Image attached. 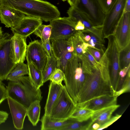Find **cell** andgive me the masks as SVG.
Here are the masks:
<instances>
[{
  "mask_svg": "<svg viewBox=\"0 0 130 130\" xmlns=\"http://www.w3.org/2000/svg\"><path fill=\"white\" fill-rule=\"evenodd\" d=\"M0 5L45 22H50L60 16V12L56 6L42 0H0Z\"/></svg>",
  "mask_w": 130,
  "mask_h": 130,
  "instance_id": "1",
  "label": "cell"
},
{
  "mask_svg": "<svg viewBox=\"0 0 130 130\" xmlns=\"http://www.w3.org/2000/svg\"><path fill=\"white\" fill-rule=\"evenodd\" d=\"M8 97L27 109L33 102L42 99L40 88H37L29 76H23L16 81H9L6 87Z\"/></svg>",
  "mask_w": 130,
  "mask_h": 130,
  "instance_id": "2",
  "label": "cell"
},
{
  "mask_svg": "<svg viewBox=\"0 0 130 130\" xmlns=\"http://www.w3.org/2000/svg\"><path fill=\"white\" fill-rule=\"evenodd\" d=\"M66 88L75 103H78L79 93L88 74L83 70L81 61L75 55L67 63L64 72Z\"/></svg>",
  "mask_w": 130,
  "mask_h": 130,
  "instance_id": "3",
  "label": "cell"
},
{
  "mask_svg": "<svg viewBox=\"0 0 130 130\" xmlns=\"http://www.w3.org/2000/svg\"><path fill=\"white\" fill-rule=\"evenodd\" d=\"M113 93L112 88L102 78L99 69H95L88 74L79 93L78 104L95 97Z\"/></svg>",
  "mask_w": 130,
  "mask_h": 130,
  "instance_id": "4",
  "label": "cell"
},
{
  "mask_svg": "<svg viewBox=\"0 0 130 130\" xmlns=\"http://www.w3.org/2000/svg\"><path fill=\"white\" fill-rule=\"evenodd\" d=\"M68 92L65 85L52 108L49 116L53 120L63 121L70 118L76 106Z\"/></svg>",
  "mask_w": 130,
  "mask_h": 130,
  "instance_id": "5",
  "label": "cell"
},
{
  "mask_svg": "<svg viewBox=\"0 0 130 130\" xmlns=\"http://www.w3.org/2000/svg\"><path fill=\"white\" fill-rule=\"evenodd\" d=\"M52 26L50 41L56 40H68L74 35L76 22L70 17H59L50 22Z\"/></svg>",
  "mask_w": 130,
  "mask_h": 130,
  "instance_id": "6",
  "label": "cell"
},
{
  "mask_svg": "<svg viewBox=\"0 0 130 130\" xmlns=\"http://www.w3.org/2000/svg\"><path fill=\"white\" fill-rule=\"evenodd\" d=\"M107 38L108 44L106 49L108 58L110 76L114 92L118 89L119 82V51L114 35H111Z\"/></svg>",
  "mask_w": 130,
  "mask_h": 130,
  "instance_id": "7",
  "label": "cell"
},
{
  "mask_svg": "<svg viewBox=\"0 0 130 130\" xmlns=\"http://www.w3.org/2000/svg\"><path fill=\"white\" fill-rule=\"evenodd\" d=\"M126 0H117L105 14L102 25L104 39L113 35L117 26L124 11Z\"/></svg>",
  "mask_w": 130,
  "mask_h": 130,
  "instance_id": "8",
  "label": "cell"
},
{
  "mask_svg": "<svg viewBox=\"0 0 130 130\" xmlns=\"http://www.w3.org/2000/svg\"><path fill=\"white\" fill-rule=\"evenodd\" d=\"M75 7L87 17L93 25L102 26L105 14L99 0H79Z\"/></svg>",
  "mask_w": 130,
  "mask_h": 130,
  "instance_id": "9",
  "label": "cell"
},
{
  "mask_svg": "<svg viewBox=\"0 0 130 130\" xmlns=\"http://www.w3.org/2000/svg\"><path fill=\"white\" fill-rule=\"evenodd\" d=\"M51 41L53 54L57 61V68L64 72L68 61L75 55L74 48L68 40H56Z\"/></svg>",
  "mask_w": 130,
  "mask_h": 130,
  "instance_id": "10",
  "label": "cell"
},
{
  "mask_svg": "<svg viewBox=\"0 0 130 130\" xmlns=\"http://www.w3.org/2000/svg\"><path fill=\"white\" fill-rule=\"evenodd\" d=\"M11 35L5 33L0 42V80L6 79L16 64L13 62L11 52Z\"/></svg>",
  "mask_w": 130,
  "mask_h": 130,
  "instance_id": "11",
  "label": "cell"
},
{
  "mask_svg": "<svg viewBox=\"0 0 130 130\" xmlns=\"http://www.w3.org/2000/svg\"><path fill=\"white\" fill-rule=\"evenodd\" d=\"M25 58L27 62H31L42 71L47 62L48 56L41 41L35 40L27 45Z\"/></svg>",
  "mask_w": 130,
  "mask_h": 130,
  "instance_id": "12",
  "label": "cell"
},
{
  "mask_svg": "<svg viewBox=\"0 0 130 130\" xmlns=\"http://www.w3.org/2000/svg\"><path fill=\"white\" fill-rule=\"evenodd\" d=\"M113 35L119 51L130 43V12L124 13Z\"/></svg>",
  "mask_w": 130,
  "mask_h": 130,
  "instance_id": "13",
  "label": "cell"
},
{
  "mask_svg": "<svg viewBox=\"0 0 130 130\" xmlns=\"http://www.w3.org/2000/svg\"><path fill=\"white\" fill-rule=\"evenodd\" d=\"M13 34L11 38V55L13 62L17 64L24 62L25 60L27 38L16 34Z\"/></svg>",
  "mask_w": 130,
  "mask_h": 130,
  "instance_id": "14",
  "label": "cell"
},
{
  "mask_svg": "<svg viewBox=\"0 0 130 130\" xmlns=\"http://www.w3.org/2000/svg\"><path fill=\"white\" fill-rule=\"evenodd\" d=\"M42 23V20L40 19L25 16L18 25L11 30L13 34H16L27 38Z\"/></svg>",
  "mask_w": 130,
  "mask_h": 130,
  "instance_id": "15",
  "label": "cell"
},
{
  "mask_svg": "<svg viewBox=\"0 0 130 130\" xmlns=\"http://www.w3.org/2000/svg\"><path fill=\"white\" fill-rule=\"evenodd\" d=\"M117 97L113 95H103L94 98L77 105L95 111L117 104Z\"/></svg>",
  "mask_w": 130,
  "mask_h": 130,
  "instance_id": "16",
  "label": "cell"
},
{
  "mask_svg": "<svg viewBox=\"0 0 130 130\" xmlns=\"http://www.w3.org/2000/svg\"><path fill=\"white\" fill-rule=\"evenodd\" d=\"M25 15L15 9L1 6L0 21L7 27L12 28L17 26Z\"/></svg>",
  "mask_w": 130,
  "mask_h": 130,
  "instance_id": "17",
  "label": "cell"
},
{
  "mask_svg": "<svg viewBox=\"0 0 130 130\" xmlns=\"http://www.w3.org/2000/svg\"><path fill=\"white\" fill-rule=\"evenodd\" d=\"M14 127L17 129L23 128L27 109L23 105L9 97L7 98Z\"/></svg>",
  "mask_w": 130,
  "mask_h": 130,
  "instance_id": "18",
  "label": "cell"
},
{
  "mask_svg": "<svg viewBox=\"0 0 130 130\" xmlns=\"http://www.w3.org/2000/svg\"><path fill=\"white\" fill-rule=\"evenodd\" d=\"M120 106L116 104L94 111L91 118V125L90 130H96L109 119L113 113Z\"/></svg>",
  "mask_w": 130,
  "mask_h": 130,
  "instance_id": "19",
  "label": "cell"
},
{
  "mask_svg": "<svg viewBox=\"0 0 130 130\" xmlns=\"http://www.w3.org/2000/svg\"><path fill=\"white\" fill-rule=\"evenodd\" d=\"M62 84H58L51 81L46 102L44 107V115L49 116L54 104L57 100L63 88Z\"/></svg>",
  "mask_w": 130,
  "mask_h": 130,
  "instance_id": "20",
  "label": "cell"
},
{
  "mask_svg": "<svg viewBox=\"0 0 130 130\" xmlns=\"http://www.w3.org/2000/svg\"><path fill=\"white\" fill-rule=\"evenodd\" d=\"M73 119L69 118L63 121L51 120L49 117L44 115L41 119V130H61L63 128L69 124Z\"/></svg>",
  "mask_w": 130,
  "mask_h": 130,
  "instance_id": "21",
  "label": "cell"
},
{
  "mask_svg": "<svg viewBox=\"0 0 130 130\" xmlns=\"http://www.w3.org/2000/svg\"><path fill=\"white\" fill-rule=\"evenodd\" d=\"M99 63L98 69L102 78L113 90L110 79L108 58L106 48Z\"/></svg>",
  "mask_w": 130,
  "mask_h": 130,
  "instance_id": "22",
  "label": "cell"
},
{
  "mask_svg": "<svg viewBox=\"0 0 130 130\" xmlns=\"http://www.w3.org/2000/svg\"><path fill=\"white\" fill-rule=\"evenodd\" d=\"M40 101L36 100L32 102L27 109V116L34 126H36L40 120Z\"/></svg>",
  "mask_w": 130,
  "mask_h": 130,
  "instance_id": "23",
  "label": "cell"
},
{
  "mask_svg": "<svg viewBox=\"0 0 130 130\" xmlns=\"http://www.w3.org/2000/svg\"><path fill=\"white\" fill-rule=\"evenodd\" d=\"M28 69V76L30 79L38 88H40L43 85L42 71L37 68L31 62H27Z\"/></svg>",
  "mask_w": 130,
  "mask_h": 130,
  "instance_id": "24",
  "label": "cell"
},
{
  "mask_svg": "<svg viewBox=\"0 0 130 130\" xmlns=\"http://www.w3.org/2000/svg\"><path fill=\"white\" fill-rule=\"evenodd\" d=\"M28 69L27 64L24 62L17 64L14 69L7 76L6 79L9 81H16L22 77L28 74Z\"/></svg>",
  "mask_w": 130,
  "mask_h": 130,
  "instance_id": "25",
  "label": "cell"
},
{
  "mask_svg": "<svg viewBox=\"0 0 130 130\" xmlns=\"http://www.w3.org/2000/svg\"><path fill=\"white\" fill-rule=\"evenodd\" d=\"M94 111L76 105L70 118L79 122L86 121L91 118Z\"/></svg>",
  "mask_w": 130,
  "mask_h": 130,
  "instance_id": "26",
  "label": "cell"
},
{
  "mask_svg": "<svg viewBox=\"0 0 130 130\" xmlns=\"http://www.w3.org/2000/svg\"><path fill=\"white\" fill-rule=\"evenodd\" d=\"M58 63L57 59L53 55L48 57L46 63L42 71L44 83L49 80V78L54 71L57 68Z\"/></svg>",
  "mask_w": 130,
  "mask_h": 130,
  "instance_id": "27",
  "label": "cell"
},
{
  "mask_svg": "<svg viewBox=\"0 0 130 130\" xmlns=\"http://www.w3.org/2000/svg\"><path fill=\"white\" fill-rule=\"evenodd\" d=\"M52 26L50 24H41L34 31L33 33L41 39L42 43H45L50 40L51 35Z\"/></svg>",
  "mask_w": 130,
  "mask_h": 130,
  "instance_id": "28",
  "label": "cell"
},
{
  "mask_svg": "<svg viewBox=\"0 0 130 130\" xmlns=\"http://www.w3.org/2000/svg\"><path fill=\"white\" fill-rule=\"evenodd\" d=\"M89 120L81 122L73 119L69 124L63 128L61 130H90L91 125V118L90 121Z\"/></svg>",
  "mask_w": 130,
  "mask_h": 130,
  "instance_id": "29",
  "label": "cell"
},
{
  "mask_svg": "<svg viewBox=\"0 0 130 130\" xmlns=\"http://www.w3.org/2000/svg\"><path fill=\"white\" fill-rule=\"evenodd\" d=\"M119 63L120 70L130 64V43L119 51Z\"/></svg>",
  "mask_w": 130,
  "mask_h": 130,
  "instance_id": "30",
  "label": "cell"
},
{
  "mask_svg": "<svg viewBox=\"0 0 130 130\" xmlns=\"http://www.w3.org/2000/svg\"><path fill=\"white\" fill-rule=\"evenodd\" d=\"M82 31L90 36V39L87 42L90 46L101 51L103 53H104L106 48L104 46V43L98 37L88 30L84 29Z\"/></svg>",
  "mask_w": 130,
  "mask_h": 130,
  "instance_id": "31",
  "label": "cell"
},
{
  "mask_svg": "<svg viewBox=\"0 0 130 130\" xmlns=\"http://www.w3.org/2000/svg\"><path fill=\"white\" fill-rule=\"evenodd\" d=\"M128 71L125 77L120 88L115 91L113 95L118 97L124 93L129 92L130 91V71Z\"/></svg>",
  "mask_w": 130,
  "mask_h": 130,
  "instance_id": "32",
  "label": "cell"
},
{
  "mask_svg": "<svg viewBox=\"0 0 130 130\" xmlns=\"http://www.w3.org/2000/svg\"><path fill=\"white\" fill-rule=\"evenodd\" d=\"M65 78V74L64 72L58 68L56 69L53 72L49 78V80L53 83L62 84V82Z\"/></svg>",
  "mask_w": 130,
  "mask_h": 130,
  "instance_id": "33",
  "label": "cell"
},
{
  "mask_svg": "<svg viewBox=\"0 0 130 130\" xmlns=\"http://www.w3.org/2000/svg\"><path fill=\"white\" fill-rule=\"evenodd\" d=\"M104 13L106 14L117 0H99Z\"/></svg>",
  "mask_w": 130,
  "mask_h": 130,
  "instance_id": "34",
  "label": "cell"
},
{
  "mask_svg": "<svg viewBox=\"0 0 130 130\" xmlns=\"http://www.w3.org/2000/svg\"><path fill=\"white\" fill-rule=\"evenodd\" d=\"M86 50L89 52L95 60L98 62L104 54L101 51L90 46H88Z\"/></svg>",
  "mask_w": 130,
  "mask_h": 130,
  "instance_id": "35",
  "label": "cell"
},
{
  "mask_svg": "<svg viewBox=\"0 0 130 130\" xmlns=\"http://www.w3.org/2000/svg\"><path fill=\"white\" fill-rule=\"evenodd\" d=\"M121 116L122 115L117 114L115 116L111 117L109 119L101 125L97 130H101L107 128L118 120Z\"/></svg>",
  "mask_w": 130,
  "mask_h": 130,
  "instance_id": "36",
  "label": "cell"
},
{
  "mask_svg": "<svg viewBox=\"0 0 130 130\" xmlns=\"http://www.w3.org/2000/svg\"><path fill=\"white\" fill-rule=\"evenodd\" d=\"M84 54L86 56L87 60L96 69H98L99 65V62L95 60L94 58L89 52L86 50V52Z\"/></svg>",
  "mask_w": 130,
  "mask_h": 130,
  "instance_id": "37",
  "label": "cell"
},
{
  "mask_svg": "<svg viewBox=\"0 0 130 130\" xmlns=\"http://www.w3.org/2000/svg\"><path fill=\"white\" fill-rule=\"evenodd\" d=\"M49 40L45 43H41L42 45L46 52L48 57H50L53 55L51 44Z\"/></svg>",
  "mask_w": 130,
  "mask_h": 130,
  "instance_id": "38",
  "label": "cell"
},
{
  "mask_svg": "<svg viewBox=\"0 0 130 130\" xmlns=\"http://www.w3.org/2000/svg\"><path fill=\"white\" fill-rule=\"evenodd\" d=\"M8 98L6 87L2 84L0 85V104Z\"/></svg>",
  "mask_w": 130,
  "mask_h": 130,
  "instance_id": "39",
  "label": "cell"
},
{
  "mask_svg": "<svg viewBox=\"0 0 130 130\" xmlns=\"http://www.w3.org/2000/svg\"><path fill=\"white\" fill-rule=\"evenodd\" d=\"M8 114L6 111L0 110V125L5 122L8 117Z\"/></svg>",
  "mask_w": 130,
  "mask_h": 130,
  "instance_id": "40",
  "label": "cell"
},
{
  "mask_svg": "<svg viewBox=\"0 0 130 130\" xmlns=\"http://www.w3.org/2000/svg\"><path fill=\"white\" fill-rule=\"evenodd\" d=\"M76 22L75 29L76 31H82L85 29V27L84 25L80 21H77Z\"/></svg>",
  "mask_w": 130,
  "mask_h": 130,
  "instance_id": "41",
  "label": "cell"
},
{
  "mask_svg": "<svg viewBox=\"0 0 130 130\" xmlns=\"http://www.w3.org/2000/svg\"><path fill=\"white\" fill-rule=\"evenodd\" d=\"M130 12V0H126L124 12Z\"/></svg>",
  "mask_w": 130,
  "mask_h": 130,
  "instance_id": "42",
  "label": "cell"
},
{
  "mask_svg": "<svg viewBox=\"0 0 130 130\" xmlns=\"http://www.w3.org/2000/svg\"><path fill=\"white\" fill-rule=\"evenodd\" d=\"M71 7H75L78 4L79 0H67Z\"/></svg>",
  "mask_w": 130,
  "mask_h": 130,
  "instance_id": "43",
  "label": "cell"
},
{
  "mask_svg": "<svg viewBox=\"0 0 130 130\" xmlns=\"http://www.w3.org/2000/svg\"><path fill=\"white\" fill-rule=\"evenodd\" d=\"M83 33L84 35V40L86 42H87L90 39L91 37L89 35L84 33Z\"/></svg>",
  "mask_w": 130,
  "mask_h": 130,
  "instance_id": "44",
  "label": "cell"
},
{
  "mask_svg": "<svg viewBox=\"0 0 130 130\" xmlns=\"http://www.w3.org/2000/svg\"><path fill=\"white\" fill-rule=\"evenodd\" d=\"M5 34H4L2 29V27L0 26V42L3 38Z\"/></svg>",
  "mask_w": 130,
  "mask_h": 130,
  "instance_id": "45",
  "label": "cell"
},
{
  "mask_svg": "<svg viewBox=\"0 0 130 130\" xmlns=\"http://www.w3.org/2000/svg\"><path fill=\"white\" fill-rule=\"evenodd\" d=\"M2 84V81L0 80V85Z\"/></svg>",
  "mask_w": 130,
  "mask_h": 130,
  "instance_id": "46",
  "label": "cell"
},
{
  "mask_svg": "<svg viewBox=\"0 0 130 130\" xmlns=\"http://www.w3.org/2000/svg\"><path fill=\"white\" fill-rule=\"evenodd\" d=\"M62 0V1H63L64 2L66 1H67V0Z\"/></svg>",
  "mask_w": 130,
  "mask_h": 130,
  "instance_id": "47",
  "label": "cell"
},
{
  "mask_svg": "<svg viewBox=\"0 0 130 130\" xmlns=\"http://www.w3.org/2000/svg\"><path fill=\"white\" fill-rule=\"evenodd\" d=\"M0 7H1V5H0Z\"/></svg>",
  "mask_w": 130,
  "mask_h": 130,
  "instance_id": "48",
  "label": "cell"
}]
</instances>
